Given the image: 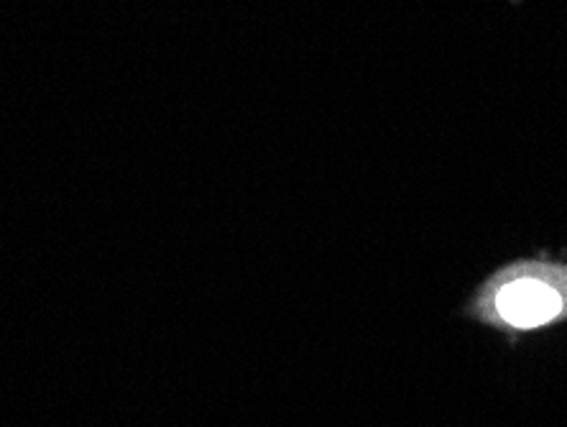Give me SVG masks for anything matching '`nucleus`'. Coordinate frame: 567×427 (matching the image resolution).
I'll return each instance as SVG.
<instances>
[{
	"mask_svg": "<svg viewBox=\"0 0 567 427\" xmlns=\"http://www.w3.org/2000/svg\"><path fill=\"white\" fill-rule=\"evenodd\" d=\"M465 315L508 340L553 328L567 321V264L549 258L504 264L473 289Z\"/></svg>",
	"mask_w": 567,
	"mask_h": 427,
	"instance_id": "f257e3e1",
	"label": "nucleus"
}]
</instances>
